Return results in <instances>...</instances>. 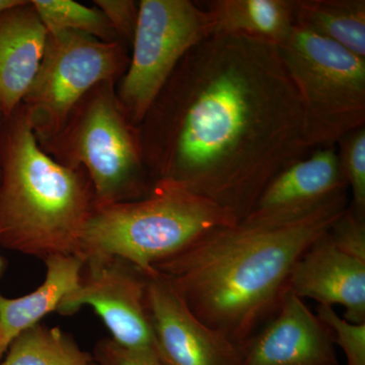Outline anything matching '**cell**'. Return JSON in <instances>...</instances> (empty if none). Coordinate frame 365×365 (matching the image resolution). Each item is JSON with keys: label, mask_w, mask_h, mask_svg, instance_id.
Wrapping results in <instances>:
<instances>
[{"label": "cell", "mask_w": 365, "mask_h": 365, "mask_svg": "<svg viewBox=\"0 0 365 365\" xmlns=\"http://www.w3.org/2000/svg\"><path fill=\"white\" fill-rule=\"evenodd\" d=\"M91 353L81 349L59 327L41 323L14 338L0 365H93Z\"/></svg>", "instance_id": "18"}, {"label": "cell", "mask_w": 365, "mask_h": 365, "mask_svg": "<svg viewBox=\"0 0 365 365\" xmlns=\"http://www.w3.org/2000/svg\"><path fill=\"white\" fill-rule=\"evenodd\" d=\"M294 23L365 58V0H294Z\"/></svg>", "instance_id": "17"}, {"label": "cell", "mask_w": 365, "mask_h": 365, "mask_svg": "<svg viewBox=\"0 0 365 365\" xmlns=\"http://www.w3.org/2000/svg\"><path fill=\"white\" fill-rule=\"evenodd\" d=\"M93 4L109 21L120 42L127 48L131 46L138 19L139 2L133 0H95Z\"/></svg>", "instance_id": "23"}, {"label": "cell", "mask_w": 365, "mask_h": 365, "mask_svg": "<svg viewBox=\"0 0 365 365\" xmlns=\"http://www.w3.org/2000/svg\"><path fill=\"white\" fill-rule=\"evenodd\" d=\"M344 193L348 186L341 174L337 146L316 148L281 170L242 222L271 225L294 222Z\"/></svg>", "instance_id": "11"}, {"label": "cell", "mask_w": 365, "mask_h": 365, "mask_svg": "<svg viewBox=\"0 0 365 365\" xmlns=\"http://www.w3.org/2000/svg\"><path fill=\"white\" fill-rule=\"evenodd\" d=\"M48 32L32 1L0 13V112L16 111L36 78Z\"/></svg>", "instance_id": "14"}, {"label": "cell", "mask_w": 365, "mask_h": 365, "mask_svg": "<svg viewBox=\"0 0 365 365\" xmlns=\"http://www.w3.org/2000/svg\"><path fill=\"white\" fill-rule=\"evenodd\" d=\"M44 262V282L31 294L16 299L0 294V361L16 336L57 312L62 299L78 287L86 263L78 255H57Z\"/></svg>", "instance_id": "15"}, {"label": "cell", "mask_w": 365, "mask_h": 365, "mask_svg": "<svg viewBox=\"0 0 365 365\" xmlns=\"http://www.w3.org/2000/svg\"><path fill=\"white\" fill-rule=\"evenodd\" d=\"M287 290L319 306L344 307L350 323H365V262L336 248L328 230L299 257L288 278Z\"/></svg>", "instance_id": "13"}, {"label": "cell", "mask_w": 365, "mask_h": 365, "mask_svg": "<svg viewBox=\"0 0 365 365\" xmlns=\"http://www.w3.org/2000/svg\"><path fill=\"white\" fill-rule=\"evenodd\" d=\"M212 35L201 4L190 0H141L128 68L117 86L125 114L137 127L173 72L194 47Z\"/></svg>", "instance_id": "8"}, {"label": "cell", "mask_w": 365, "mask_h": 365, "mask_svg": "<svg viewBox=\"0 0 365 365\" xmlns=\"http://www.w3.org/2000/svg\"><path fill=\"white\" fill-rule=\"evenodd\" d=\"M117 83L93 86L59 131L39 143L56 162L85 170L95 191V208L139 200L153 188L137 127L120 104Z\"/></svg>", "instance_id": "5"}, {"label": "cell", "mask_w": 365, "mask_h": 365, "mask_svg": "<svg viewBox=\"0 0 365 365\" xmlns=\"http://www.w3.org/2000/svg\"><path fill=\"white\" fill-rule=\"evenodd\" d=\"M6 269V261L4 260V257L0 255V277L4 275V271Z\"/></svg>", "instance_id": "26"}, {"label": "cell", "mask_w": 365, "mask_h": 365, "mask_svg": "<svg viewBox=\"0 0 365 365\" xmlns=\"http://www.w3.org/2000/svg\"><path fill=\"white\" fill-rule=\"evenodd\" d=\"M212 35L257 38L279 45L294 29V0H211L201 4Z\"/></svg>", "instance_id": "16"}, {"label": "cell", "mask_w": 365, "mask_h": 365, "mask_svg": "<svg viewBox=\"0 0 365 365\" xmlns=\"http://www.w3.org/2000/svg\"><path fill=\"white\" fill-rule=\"evenodd\" d=\"M0 120H1V112H0Z\"/></svg>", "instance_id": "27"}, {"label": "cell", "mask_w": 365, "mask_h": 365, "mask_svg": "<svg viewBox=\"0 0 365 365\" xmlns=\"http://www.w3.org/2000/svg\"><path fill=\"white\" fill-rule=\"evenodd\" d=\"M130 62L128 48L78 32L48 33L39 71L24 98L36 138L49 140L86 93L108 81H119Z\"/></svg>", "instance_id": "7"}, {"label": "cell", "mask_w": 365, "mask_h": 365, "mask_svg": "<svg viewBox=\"0 0 365 365\" xmlns=\"http://www.w3.org/2000/svg\"><path fill=\"white\" fill-rule=\"evenodd\" d=\"M153 185L170 182L242 222L307 157L300 100L277 45L215 35L184 57L137 126Z\"/></svg>", "instance_id": "1"}, {"label": "cell", "mask_w": 365, "mask_h": 365, "mask_svg": "<svg viewBox=\"0 0 365 365\" xmlns=\"http://www.w3.org/2000/svg\"><path fill=\"white\" fill-rule=\"evenodd\" d=\"M328 235L336 248L365 262V220L357 217L349 207L333 222Z\"/></svg>", "instance_id": "22"}, {"label": "cell", "mask_w": 365, "mask_h": 365, "mask_svg": "<svg viewBox=\"0 0 365 365\" xmlns=\"http://www.w3.org/2000/svg\"><path fill=\"white\" fill-rule=\"evenodd\" d=\"M21 0H0V13L20 4Z\"/></svg>", "instance_id": "25"}, {"label": "cell", "mask_w": 365, "mask_h": 365, "mask_svg": "<svg viewBox=\"0 0 365 365\" xmlns=\"http://www.w3.org/2000/svg\"><path fill=\"white\" fill-rule=\"evenodd\" d=\"M348 205L344 193L294 222L217 228L155 270L199 321L244 348L277 311L299 257Z\"/></svg>", "instance_id": "2"}, {"label": "cell", "mask_w": 365, "mask_h": 365, "mask_svg": "<svg viewBox=\"0 0 365 365\" xmlns=\"http://www.w3.org/2000/svg\"><path fill=\"white\" fill-rule=\"evenodd\" d=\"M146 304L162 365H242V348L197 319L170 281L146 276Z\"/></svg>", "instance_id": "10"}, {"label": "cell", "mask_w": 365, "mask_h": 365, "mask_svg": "<svg viewBox=\"0 0 365 365\" xmlns=\"http://www.w3.org/2000/svg\"><path fill=\"white\" fill-rule=\"evenodd\" d=\"M317 316L332 333L334 344L344 352L347 365H365V323H350L332 307L318 306Z\"/></svg>", "instance_id": "21"}, {"label": "cell", "mask_w": 365, "mask_h": 365, "mask_svg": "<svg viewBox=\"0 0 365 365\" xmlns=\"http://www.w3.org/2000/svg\"><path fill=\"white\" fill-rule=\"evenodd\" d=\"M242 365H339L331 331L287 290L273 319L242 348Z\"/></svg>", "instance_id": "12"}, {"label": "cell", "mask_w": 365, "mask_h": 365, "mask_svg": "<svg viewBox=\"0 0 365 365\" xmlns=\"http://www.w3.org/2000/svg\"><path fill=\"white\" fill-rule=\"evenodd\" d=\"M93 365H95V364H93Z\"/></svg>", "instance_id": "28"}, {"label": "cell", "mask_w": 365, "mask_h": 365, "mask_svg": "<svg viewBox=\"0 0 365 365\" xmlns=\"http://www.w3.org/2000/svg\"><path fill=\"white\" fill-rule=\"evenodd\" d=\"M337 145L341 174L352 194L348 207L365 220V126L345 134Z\"/></svg>", "instance_id": "20"}, {"label": "cell", "mask_w": 365, "mask_h": 365, "mask_svg": "<svg viewBox=\"0 0 365 365\" xmlns=\"http://www.w3.org/2000/svg\"><path fill=\"white\" fill-rule=\"evenodd\" d=\"M95 191L83 170L50 157L23 106L0 120V245L44 261L78 255L95 208Z\"/></svg>", "instance_id": "3"}, {"label": "cell", "mask_w": 365, "mask_h": 365, "mask_svg": "<svg viewBox=\"0 0 365 365\" xmlns=\"http://www.w3.org/2000/svg\"><path fill=\"white\" fill-rule=\"evenodd\" d=\"M277 48L299 97L309 150L336 146L365 126V58L297 26Z\"/></svg>", "instance_id": "6"}, {"label": "cell", "mask_w": 365, "mask_h": 365, "mask_svg": "<svg viewBox=\"0 0 365 365\" xmlns=\"http://www.w3.org/2000/svg\"><path fill=\"white\" fill-rule=\"evenodd\" d=\"M235 220L215 204L186 190L157 182L139 200L93 208L79 244L83 260L118 258L145 276L155 266Z\"/></svg>", "instance_id": "4"}, {"label": "cell", "mask_w": 365, "mask_h": 365, "mask_svg": "<svg viewBox=\"0 0 365 365\" xmlns=\"http://www.w3.org/2000/svg\"><path fill=\"white\" fill-rule=\"evenodd\" d=\"M91 307L127 349L155 352V337L146 304V276L118 258L86 261L78 287L60 302L56 313L71 316Z\"/></svg>", "instance_id": "9"}, {"label": "cell", "mask_w": 365, "mask_h": 365, "mask_svg": "<svg viewBox=\"0 0 365 365\" xmlns=\"http://www.w3.org/2000/svg\"><path fill=\"white\" fill-rule=\"evenodd\" d=\"M91 355L95 365H162L157 353L127 349L111 338L98 340Z\"/></svg>", "instance_id": "24"}, {"label": "cell", "mask_w": 365, "mask_h": 365, "mask_svg": "<svg viewBox=\"0 0 365 365\" xmlns=\"http://www.w3.org/2000/svg\"><path fill=\"white\" fill-rule=\"evenodd\" d=\"M32 4L48 33L69 31L86 34L103 42H120L97 7L91 9L71 0H32Z\"/></svg>", "instance_id": "19"}]
</instances>
